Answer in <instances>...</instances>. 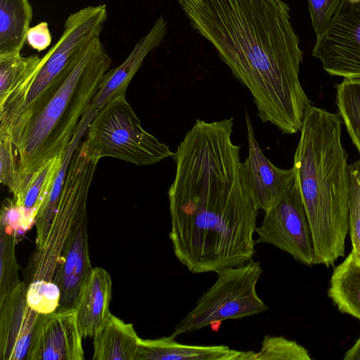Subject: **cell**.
<instances>
[{
    "label": "cell",
    "instance_id": "6da1fadb",
    "mask_svg": "<svg viewBox=\"0 0 360 360\" xmlns=\"http://www.w3.org/2000/svg\"><path fill=\"white\" fill-rule=\"evenodd\" d=\"M233 127L232 117L196 120L172 157L169 237L175 257L193 274L240 265L255 253L259 208Z\"/></svg>",
    "mask_w": 360,
    "mask_h": 360
},
{
    "label": "cell",
    "instance_id": "7a4b0ae2",
    "mask_svg": "<svg viewBox=\"0 0 360 360\" xmlns=\"http://www.w3.org/2000/svg\"><path fill=\"white\" fill-rule=\"evenodd\" d=\"M252 96L257 115L283 134L300 131L311 106L300 79L303 53L283 0H178Z\"/></svg>",
    "mask_w": 360,
    "mask_h": 360
},
{
    "label": "cell",
    "instance_id": "3957f363",
    "mask_svg": "<svg viewBox=\"0 0 360 360\" xmlns=\"http://www.w3.org/2000/svg\"><path fill=\"white\" fill-rule=\"evenodd\" d=\"M342 123L339 114L311 105L292 167L311 229L314 264L326 266L345 255L349 233L351 172L341 143Z\"/></svg>",
    "mask_w": 360,
    "mask_h": 360
},
{
    "label": "cell",
    "instance_id": "277c9868",
    "mask_svg": "<svg viewBox=\"0 0 360 360\" xmlns=\"http://www.w3.org/2000/svg\"><path fill=\"white\" fill-rule=\"evenodd\" d=\"M111 63L100 37L91 41L68 66L47 99L11 124L21 188L48 161L67 155Z\"/></svg>",
    "mask_w": 360,
    "mask_h": 360
},
{
    "label": "cell",
    "instance_id": "5b68a950",
    "mask_svg": "<svg viewBox=\"0 0 360 360\" xmlns=\"http://www.w3.org/2000/svg\"><path fill=\"white\" fill-rule=\"evenodd\" d=\"M107 18V6L103 4L86 6L67 18L62 35L41 58L34 74L0 107V128L9 130L13 122L33 112L47 99L80 50L100 37Z\"/></svg>",
    "mask_w": 360,
    "mask_h": 360
},
{
    "label": "cell",
    "instance_id": "8992f818",
    "mask_svg": "<svg viewBox=\"0 0 360 360\" xmlns=\"http://www.w3.org/2000/svg\"><path fill=\"white\" fill-rule=\"evenodd\" d=\"M98 160L84 143L70 159L58 203L50 227L39 248H35L25 270V285L35 280L53 281L60 257L81 217L86 211L89 191Z\"/></svg>",
    "mask_w": 360,
    "mask_h": 360
},
{
    "label": "cell",
    "instance_id": "52a82bcc",
    "mask_svg": "<svg viewBox=\"0 0 360 360\" xmlns=\"http://www.w3.org/2000/svg\"><path fill=\"white\" fill-rule=\"evenodd\" d=\"M83 143L89 154L98 161L112 157L138 166H148L174 155L168 146L141 127L125 96L96 112Z\"/></svg>",
    "mask_w": 360,
    "mask_h": 360
},
{
    "label": "cell",
    "instance_id": "ba28073f",
    "mask_svg": "<svg viewBox=\"0 0 360 360\" xmlns=\"http://www.w3.org/2000/svg\"><path fill=\"white\" fill-rule=\"evenodd\" d=\"M262 271L260 262L252 259L215 272V283L202 295L194 309L177 323L171 335L176 338L227 319L266 311L269 308L256 290Z\"/></svg>",
    "mask_w": 360,
    "mask_h": 360
},
{
    "label": "cell",
    "instance_id": "9c48e42d",
    "mask_svg": "<svg viewBox=\"0 0 360 360\" xmlns=\"http://www.w3.org/2000/svg\"><path fill=\"white\" fill-rule=\"evenodd\" d=\"M255 243L272 245L291 255L299 262L314 264V245L309 221L300 190L294 184L265 215L256 228Z\"/></svg>",
    "mask_w": 360,
    "mask_h": 360
},
{
    "label": "cell",
    "instance_id": "30bf717a",
    "mask_svg": "<svg viewBox=\"0 0 360 360\" xmlns=\"http://www.w3.org/2000/svg\"><path fill=\"white\" fill-rule=\"evenodd\" d=\"M331 76L360 79V0H342L312 51Z\"/></svg>",
    "mask_w": 360,
    "mask_h": 360
},
{
    "label": "cell",
    "instance_id": "8fae6325",
    "mask_svg": "<svg viewBox=\"0 0 360 360\" xmlns=\"http://www.w3.org/2000/svg\"><path fill=\"white\" fill-rule=\"evenodd\" d=\"M76 309L42 314L27 360H83Z\"/></svg>",
    "mask_w": 360,
    "mask_h": 360
},
{
    "label": "cell",
    "instance_id": "7c38bea8",
    "mask_svg": "<svg viewBox=\"0 0 360 360\" xmlns=\"http://www.w3.org/2000/svg\"><path fill=\"white\" fill-rule=\"evenodd\" d=\"M27 285L18 288L0 302V358H27L42 314L34 311L26 299Z\"/></svg>",
    "mask_w": 360,
    "mask_h": 360
},
{
    "label": "cell",
    "instance_id": "4fadbf2b",
    "mask_svg": "<svg viewBox=\"0 0 360 360\" xmlns=\"http://www.w3.org/2000/svg\"><path fill=\"white\" fill-rule=\"evenodd\" d=\"M87 212L77 222L60 257L53 281L60 290L58 309H76L81 290L90 276Z\"/></svg>",
    "mask_w": 360,
    "mask_h": 360
},
{
    "label": "cell",
    "instance_id": "5bb4252c",
    "mask_svg": "<svg viewBox=\"0 0 360 360\" xmlns=\"http://www.w3.org/2000/svg\"><path fill=\"white\" fill-rule=\"evenodd\" d=\"M248 154L243 162L255 201L264 212L273 207L294 184L295 172L275 166L262 151L254 133L250 118L245 113Z\"/></svg>",
    "mask_w": 360,
    "mask_h": 360
},
{
    "label": "cell",
    "instance_id": "9a60e30c",
    "mask_svg": "<svg viewBox=\"0 0 360 360\" xmlns=\"http://www.w3.org/2000/svg\"><path fill=\"white\" fill-rule=\"evenodd\" d=\"M167 32V22L159 17L150 30L141 37L129 56L119 66L109 70L94 96L90 110L96 112L110 102L125 96L133 77L141 68L147 55L158 47Z\"/></svg>",
    "mask_w": 360,
    "mask_h": 360
},
{
    "label": "cell",
    "instance_id": "2e32d148",
    "mask_svg": "<svg viewBox=\"0 0 360 360\" xmlns=\"http://www.w3.org/2000/svg\"><path fill=\"white\" fill-rule=\"evenodd\" d=\"M170 335L140 338L135 360H253L254 352L232 349L226 345H192L177 342Z\"/></svg>",
    "mask_w": 360,
    "mask_h": 360
},
{
    "label": "cell",
    "instance_id": "e0dca14e",
    "mask_svg": "<svg viewBox=\"0 0 360 360\" xmlns=\"http://www.w3.org/2000/svg\"><path fill=\"white\" fill-rule=\"evenodd\" d=\"M112 280L101 267L93 270L82 287L76 307L78 325L83 338L94 337L111 314Z\"/></svg>",
    "mask_w": 360,
    "mask_h": 360
},
{
    "label": "cell",
    "instance_id": "ac0fdd59",
    "mask_svg": "<svg viewBox=\"0 0 360 360\" xmlns=\"http://www.w3.org/2000/svg\"><path fill=\"white\" fill-rule=\"evenodd\" d=\"M94 338V360H134L140 338L133 325L111 314Z\"/></svg>",
    "mask_w": 360,
    "mask_h": 360
},
{
    "label": "cell",
    "instance_id": "d6986e66",
    "mask_svg": "<svg viewBox=\"0 0 360 360\" xmlns=\"http://www.w3.org/2000/svg\"><path fill=\"white\" fill-rule=\"evenodd\" d=\"M328 295L340 312L360 320V262L352 252L333 269Z\"/></svg>",
    "mask_w": 360,
    "mask_h": 360
},
{
    "label": "cell",
    "instance_id": "ffe728a7",
    "mask_svg": "<svg viewBox=\"0 0 360 360\" xmlns=\"http://www.w3.org/2000/svg\"><path fill=\"white\" fill-rule=\"evenodd\" d=\"M32 16L29 0H0V56L20 53Z\"/></svg>",
    "mask_w": 360,
    "mask_h": 360
},
{
    "label": "cell",
    "instance_id": "44dd1931",
    "mask_svg": "<svg viewBox=\"0 0 360 360\" xmlns=\"http://www.w3.org/2000/svg\"><path fill=\"white\" fill-rule=\"evenodd\" d=\"M66 155L53 158L33 172L20 191L13 195V200L37 217L50 196Z\"/></svg>",
    "mask_w": 360,
    "mask_h": 360
},
{
    "label": "cell",
    "instance_id": "7402d4cb",
    "mask_svg": "<svg viewBox=\"0 0 360 360\" xmlns=\"http://www.w3.org/2000/svg\"><path fill=\"white\" fill-rule=\"evenodd\" d=\"M41 58L38 55L25 57L21 53L0 56V107L34 74Z\"/></svg>",
    "mask_w": 360,
    "mask_h": 360
},
{
    "label": "cell",
    "instance_id": "603a6c76",
    "mask_svg": "<svg viewBox=\"0 0 360 360\" xmlns=\"http://www.w3.org/2000/svg\"><path fill=\"white\" fill-rule=\"evenodd\" d=\"M335 86L338 114L360 155V79H344Z\"/></svg>",
    "mask_w": 360,
    "mask_h": 360
},
{
    "label": "cell",
    "instance_id": "cb8c5ba5",
    "mask_svg": "<svg viewBox=\"0 0 360 360\" xmlns=\"http://www.w3.org/2000/svg\"><path fill=\"white\" fill-rule=\"evenodd\" d=\"M0 302L20 285L18 266L15 254V233L0 226Z\"/></svg>",
    "mask_w": 360,
    "mask_h": 360
},
{
    "label": "cell",
    "instance_id": "d4e9b609",
    "mask_svg": "<svg viewBox=\"0 0 360 360\" xmlns=\"http://www.w3.org/2000/svg\"><path fill=\"white\" fill-rule=\"evenodd\" d=\"M308 350L296 341L283 336L265 335L253 360H311Z\"/></svg>",
    "mask_w": 360,
    "mask_h": 360
},
{
    "label": "cell",
    "instance_id": "484cf974",
    "mask_svg": "<svg viewBox=\"0 0 360 360\" xmlns=\"http://www.w3.org/2000/svg\"><path fill=\"white\" fill-rule=\"evenodd\" d=\"M0 181L6 186L13 195L21 188L15 147L8 130L0 129Z\"/></svg>",
    "mask_w": 360,
    "mask_h": 360
},
{
    "label": "cell",
    "instance_id": "4316f807",
    "mask_svg": "<svg viewBox=\"0 0 360 360\" xmlns=\"http://www.w3.org/2000/svg\"><path fill=\"white\" fill-rule=\"evenodd\" d=\"M26 299L34 311L48 314L58 309L60 290L53 281L35 280L27 285Z\"/></svg>",
    "mask_w": 360,
    "mask_h": 360
},
{
    "label": "cell",
    "instance_id": "83f0119b",
    "mask_svg": "<svg viewBox=\"0 0 360 360\" xmlns=\"http://www.w3.org/2000/svg\"><path fill=\"white\" fill-rule=\"evenodd\" d=\"M350 172L349 232L352 246V252L360 262V181L355 172L351 168Z\"/></svg>",
    "mask_w": 360,
    "mask_h": 360
},
{
    "label": "cell",
    "instance_id": "f1b7e54d",
    "mask_svg": "<svg viewBox=\"0 0 360 360\" xmlns=\"http://www.w3.org/2000/svg\"><path fill=\"white\" fill-rule=\"evenodd\" d=\"M37 217L23 207L18 205L13 199H6L3 203L0 225L13 231L16 236L30 229L35 224Z\"/></svg>",
    "mask_w": 360,
    "mask_h": 360
},
{
    "label": "cell",
    "instance_id": "f546056e",
    "mask_svg": "<svg viewBox=\"0 0 360 360\" xmlns=\"http://www.w3.org/2000/svg\"><path fill=\"white\" fill-rule=\"evenodd\" d=\"M342 0H307L313 29L316 36L328 27Z\"/></svg>",
    "mask_w": 360,
    "mask_h": 360
},
{
    "label": "cell",
    "instance_id": "4dcf8cb0",
    "mask_svg": "<svg viewBox=\"0 0 360 360\" xmlns=\"http://www.w3.org/2000/svg\"><path fill=\"white\" fill-rule=\"evenodd\" d=\"M52 35L46 22H41L34 27H30L26 43L33 49L42 51L51 44Z\"/></svg>",
    "mask_w": 360,
    "mask_h": 360
},
{
    "label": "cell",
    "instance_id": "1f68e13d",
    "mask_svg": "<svg viewBox=\"0 0 360 360\" xmlns=\"http://www.w3.org/2000/svg\"><path fill=\"white\" fill-rule=\"evenodd\" d=\"M344 360H360V337L345 354Z\"/></svg>",
    "mask_w": 360,
    "mask_h": 360
},
{
    "label": "cell",
    "instance_id": "d6a6232c",
    "mask_svg": "<svg viewBox=\"0 0 360 360\" xmlns=\"http://www.w3.org/2000/svg\"><path fill=\"white\" fill-rule=\"evenodd\" d=\"M349 167L355 172L360 181V160L350 164Z\"/></svg>",
    "mask_w": 360,
    "mask_h": 360
}]
</instances>
